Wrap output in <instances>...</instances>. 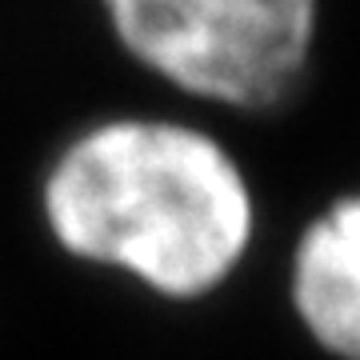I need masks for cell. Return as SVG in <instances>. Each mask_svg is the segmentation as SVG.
<instances>
[{"mask_svg": "<svg viewBox=\"0 0 360 360\" xmlns=\"http://www.w3.org/2000/svg\"><path fill=\"white\" fill-rule=\"evenodd\" d=\"M40 220L72 264L172 309L240 288L264 245V196L240 153L188 116L120 112L60 144Z\"/></svg>", "mask_w": 360, "mask_h": 360, "instance_id": "obj_1", "label": "cell"}, {"mask_svg": "<svg viewBox=\"0 0 360 360\" xmlns=\"http://www.w3.org/2000/svg\"><path fill=\"white\" fill-rule=\"evenodd\" d=\"M120 49L208 108L276 116L312 80L324 0H101Z\"/></svg>", "mask_w": 360, "mask_h": 360, "instance_id": "obj_2", "label": "cell"}, {"mask_svg": "<svg viewBox=\"0 0 360 360\" xmlns=\"http://www.w3.org/2000/svg\"><path fill=\"white\" fill-rule=\"evenodd\" d=\"M272 296L312 360H360V180L296 217L272 272Z\"/></svg>", "mask_w": 360, "mask_h": 360, "instance_id": "obj_3", "label": "cell"}]
</instances>
